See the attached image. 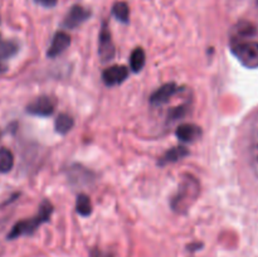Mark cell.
<instances>
[{"label":"cell","instance_id":"6da1fadb","mask_svg":"<svg viewBox=\"0 0 258 257\" xmlns=\"http://www.w3.org/2000/svg\"><path fill=\"white\" fill-rule=\"evenodd\" d=\"M199 193H201V185H199L198 179L190 174H185V175L181 176L178 190L171 198V209L179 214L186 213L190 209V207L196 203Z\"/></svg>","mask_w":258,"mask_h":257},{"label":"cell","instance_id":"7a4b0ae2","mask_svg":"<svg viewBox=\"0 0 258 257\" xmlns=\"http://www.w3.org/2000/svg\"><path fill=\"white\" fill-rule=\"evenodd\" d=\"M53 212L52 204L48 201H44L39 207V213L35 217L30 219H24V221H19L18 223L14 224L12 231L8 234L9 239H15L20 236H27V234H32L40 224L45 223L49 221L50 214Z\"/></svg>","mask_w":258,"mask_h":257},{"label":"cell","instance_id":"3957f363","mask_svg":"<svg viewBox=\"0 0 258 257\" xmlns=\"http://www.w3.org/2000/svg\"><path fill=\"white\" fill-rule=\"evenodd\" d=\"M231 49L242 66L249 70L258 68V42L253 39H233Z\"/></svg>","mask_w":258,"mask_h":257},{"label":"cell","instance_id":"277c9868","mask_svg":"<svg viewBox=\"0 0 258 257\" xmlns=\"http://www.w3.org/2000/svg\"><path fill=\"white\" fill-rule=\"evenodd\" d=\"M98 55L102 62H108L115 55V45L111 39L110 30L106 24L102 25L100 32V43H98Z\"/></svg>","mask_w":258,"mask_h":257},{"label":"cell","instance_id":"5b68a950","mask_svg":"<svg viewBox=\"0 0 258 257\" xmlns=\"http://www.w3.org/2000/svg\"><path fill=\"white\" fill-rule=\"evenodd\" d=\"M54 101L47 96H42L35 100H33L29 105L27 106V111L30 115L34 116H42V117H47L54 112Z\"/></svg>","mask_w":258,"mask_h":257},{"label":"cell","instance_id":"8992f818","mask_svg":"<svg viewBox=\"0 0 258 257\" xmlns=\"http://www.w3.org/2000/svg\"><path fill=\"white\" fill-rule=\"evenodd\" d=\"M128 77V68L125 66H111L106 68L102 73V80L106 86L113 87V86L121 85L125 82Z\"/></svg>","mask_w":258,"mask_h":257},{"label":"cell","instance_id":"52a82bcc","mask_svg":"<svg viewBox=\"0 0 258 257\" xmlns=\"http://www.w3.org/2000/svg\"><path fill=\"white\" fill-rule=\"evenodd\" d=\"M90 12L87 9H85L83 7H81V5H73L70 12H68L67 17L63 20V27L75 29L76 27H78L83 22H86L90 18Z\"/></svg>","mask_w":258,"mask_h":257},{"label":"cell","instance_id":"ba28073f","mask_svg":"<svg viewBox=\"0 0 258 257\" xmlns=\"http://www.w3.org/2000/svg\"><path fill=\"white\" fill-rule=\"evenodd\" d=\"M71 44V37L64 32H58L55 33L54 37H53L52 42H50L49 48H48V57L54 58L57 55H59L60 53L64 52Z\"/></svg>","mask_w":258,"mask_h":257},{"label":"cell","instance_id":"9c48e42d","mask_svg":"<svg viewBox=\"0 0 258 257\" xmlns=\"http://www.w3.org/2000/svg\"><path fill=\"white\" fill-rule=\"evenodd\" d=\"M175 135L183 143H194L201 139L202 128L194 123H183L176 128Z\"/></svg>","mask_w":258,"mask_h":257},{"label":"cell","instance_id":"30bf717a","mask_svg":"<svg viewBox=\"0 0 258 257\" xmlns=\"http://www.w3.org/2000/svg\"><path fill=\"white\" fill-rule=\"evenodd\" d=\"M176 91H178V87H176L175 83L173 82L161 86L160 88H158V90L151 95L150 97L151 105L160 106V105H164V103L169 102V100L175 95Z\"/></svg>","mask_w":258,"mask_h":257},{"label":"cell","instance_id":"8fae6325","mask_svg":"<svg viewBox=\"0 0 258 257\" xmlns=\"http://www.w3.org/2000/svg\"><path fill=\"white\" fill-rule=\"evenodd\" d=\"M256 34V27L249 22H239L236 27L233 28V34H232V40L233 39H251Z\"/></svg>","mask_w":258,"mask_h":257},{"label":"cell","instance_id":"7c38bea8","mask_svg":"<svg viewBox=\"0 0 258 257\" xmlns=\"http://www.w3.org/2000/svg\"><path fill=\"white\" fill-rule=\"evenodd\" d=\"M73 125H75V120H73L72 116H70L68 113H59L58 117L55 118L54 127L55 131L60 135H66L67 133H70L72 130Z\"/></svg>","mask_w":258,"mask_h":257},{"label":"cell","instance_id":"4fadbf2b","mask_svg":"<svg viewBox=\"0 0 258 257\" xmlns=\"http://www.w3.org/2000/svg\"><path fill=\"white\" fill-rule=\"evenodd\" d=\"M146 62V55L143 48H136L130 57V67L135 73L140 72Z\"/></svg>","mask_w":258,"mask_h":257},{"label":"cell","instance_id":"5bb4252c","mask_svg":"<svg viewBox=\"0 0 258 257\" xmlns=\"http://www.w3.org/2000/svg\"><path fill=\"white\" fill-rule=\"evenodd\" d=\"M76 211L80 216L88 217L92 213V203L90 197L86 194H78L77 202H76Z\"/></svg>","mask_w":258,"mask_h":257},{"label":"cell","instance_id":"9a60e30c","mask_svg":"<svg viewBox=\"0 0 258 257\" xmlns=\"http://www.w3.org/2000/svg\"><path fill=\"white\" fill-rule=\"evenodd\" d=\"M14 166V155L7 148L0 149V173H9Z\"/></svg>","mask_w":258,"mask_h":257},{"label":"cell","instance_id":"2e32d148","mask_svg":"<svg viewBox=\"0 0 258 257\" xmlns=\"http://www.w3.org/2000/svg\"><path fill=\"white\" fill-rule=\"evenodd\" d=\"M189 154V151L186 150L184 146H176V148H173L171 150H169L165 155L161 158V164H166V163H174V161L181 160L183 158H185L186 155Z\"/></svg>","mask_w":258,"mask_h":257},{"label":"cell","instance_id":"e0dca14e","mask_svg":"<svg viewBox=\"0 0 258 257\" xmlns=\"http://www.w3.org/2000/svg\"><path fill=\"white\" fill-rule=\"evenodd\" d=\"M112 14L115 15L116 19L121 23H128V17H130V9L125 2H118L113 5Z\"/></svg>","mask_w":258,"mask_h":257},{"label":"cell","instance_id":"ac0fdd59","mask_svg":"<svg viewBox=\"0 0 258 257\" xmlns=\"http://www.w3.org/2000/svg\"><path fill=\"white\" fill-rule=\"evenodd\" d=\"M18 50V45L14 42H2L0 43V58H9L14 55Z\"/></svg>","mask_w":258,"mask_h":257},{"label":"cell","instance_id":"d6986e66","mask_svg":"<svg viewBox=\"0 0 258 257\" xmlns=\"http://www.w3.org/2000/svg\"><path fill=\"white\" fill-rule=\"evenodd\" d=\"M249 166L258 178V145H252L249 150Z\"/></svg>","mask_w":258,"mask_h":257},{"label":"cell","instance_id":"ffe728a7","mask_svg":"<svg viewBox=\"0 0 258 257\" xmlns=\"http://www.w3.org/2000/svg\"><path fill=\"white\" fill-rule=\"evenodd\" d=\"M251 141L252 145H258V113L254 116L251 126Z\"/></svg>","mask_w":258,"mask_h":257},{"label":"cell","instance_id":"44dd1931","mask_svg":"<svg viewBox=\"0 0 258 257\" xmlns=\"http://www.w3.org/2000/svg\"><path fill=\"white\" fill-rule=\"evenodd\" d=\"M35 3L44 8H53L57 5L58 0H35Z\"/></svg>","mask_w":258,"mask_h":257},{"label":"cell","instance_id":"7402d4cb","mask_svg":"<svg viewBox=\"0 0 258 257\" xmlns=\"http://www.w3.org/2000/svg\"><path fill=\"white\" fill-rule=\"evenodd\" d=\"M91 257H112V254L110 253H106V252L100 251V249H96L91 253Z\"/></svg>","mask_w":258,"mask_h":257},{"label":"cell","instance_id":"603a6c76","mask_svg":"<svg viewBox=\"0 0 258 257\" xmlns=\"http://www.w3.org/2000/svg\"><path fill=\"white\" fill-rule=\"evenodd\" d=\"M7 70H8V66L5 65V63L3 62L2 58H0V73H4Z\"/></svg>","mask_w":258,"mask_h":257},{"label":"cell","instance_id":"cb8c5ba5","mask_svg":"<svg viewBox=\"0 0 258 257\" xmlns=\"http://www.w3.org/2000/svg\"><path fill=\"white\" fill-rule=\"evenodd\" d=\"M256 5L258 7V0H256Z\"/></svg>","mask_w":258,"mask_h":257},{"label":"cell","instance_id":"d4e9b609","mask_svg":"<svg viewBox=\"0 0 258 257\" xmlns=\"http://www.w3.org/2000/svg\"><path fill=\"white\" fill-rule=\"evenodd\" d=\"M0 43H2V35H0Z\"/></svg>","mask_w":258,"mask_h":257}]
</instances>
